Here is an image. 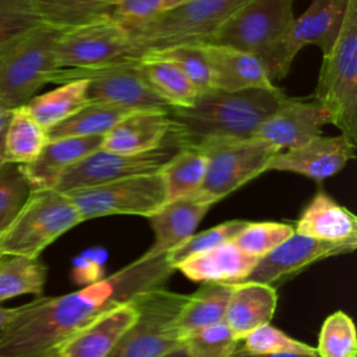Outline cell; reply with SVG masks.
<instances>
[{
	"instance_id": "603a6c76",
	"label": "cell",
	"mask_w": 357,
	"mask_h": 357,
	"mask_svg": "<svg viewBox=\"0 0 357 357\" xmlns=\"http://www.w3.org/2000/svg\"><path fill=\"white\" fill-rule=\"evenodd\" d=\"M294 231L322 241H357V218L326 191L319 190L300 213Z\"/></svg>"
},
{
	"instance_id": "d6986e66",
	"label": "cell",
	"mask_w": 357,
	"mask_h": 357,
	"mask_svg": "<svg viewBox=\"0 0 357 357\" xmlns=\"http://www.w3.org/2000/svg\"><path fill=\"white\" fill-rule=\"evenodd\" d=\"M172 121L169 109L134 110L121 119L102 138V149L138 155L167 144Z\"/></svg>"
},
{
	"instance_id": "4316f807",
	"label": "cell",
	"mask_w": 357,
	"mask_h": 357,
	"mask_svg": "<svg viewBox=\"0 0 357 357\" xmlns=\"http://www.w3.org/2000/svg\"><path fill=\"white\" fill-rule=\"evenodd\" d=\"M231 290L233 284L202 283L195 293L188 294L176 322L183 340L201 328L225 321Z\"/></svg>"
},
{
	"instance_id": "3957f363",
	"label": "cell",
	"mask_w": 357,
	"mask_h": 357,
	"mask_svg": "<svg viewBox=\"0 0 357 357\" xmlns=\"http://www.w3.org/2000/svg\"><path fill=\"white\" fill-rule=\"evenodd\" d=\"M311 96L328 112L329 124L357 145V0H349L339 36L322 54Z\"/></svg>"
},
{
	"instance_id": "2e32d148",
	"label": "cell",
	"mask_w": 357,
	"mask_h": 357,
	"mask_svg": "<svg viewBox=\"0 0 357 357\" xmlns=\"http://www.w3.org/2000/svg\"><path fill=\"white\" fill-rule=\"evenodd\" d=\"M325 124H329V114L315 98L287 96L258 127L254 137L284 151L322 135Z\"/></svg>"
},
{
	"instance_id": "8d00e7d4",
	"label": "cell",
	"mask_w": 357,
	"mask_h": 357,
	"mask_svg": "<svg viewBox=\"0 0 357 357\" xmlns=\"http://www.w3.org/2000/svg\"><path fill=\"white\" fill-rule=\"evenodd\" d=\"M247 222L248 220L244 219L227 220L201 233H194L181 245L166 254L165 258L167 264L176 271V268L185 259L218 247L226 241H231V238L247 225Z\"/></svg>"
},
{
	"instance_id": "484cf974",
	"label": "cell",
	"mask_w": 357,
	"mask_h": 357,
	"mask_svg": "<svg viewBox=\"0 0 357 357\" xmlns=\"http://www.w3.org/2000/svg\"><path fill=\"white\" fill-rule=\"evenodd\" d=\"M36 20L56 31H70L110 18L116 0H26Z\"/></svg>"
},
{
	"instance_id": "bcb514c9",
	"label": "cell",
	"mask_w": 357,
	"mask_h": 357,
	"mask_svg": "<svg viewBox=\"0 0 357 357\" xmlns=\"http://www.w3.org/2000/svg\"><path fill=\"white\" fill-rule=\"evenodd\" d=\"M17 308H6L0 305V331L8 324V321L14 317Z\"/></svg>"
},
{
	"instance_id": "277c9868",
	"label": "cell",
	"mask_w": 357,
	"mask_h": 357,
	"mask_svg": "<svg viewBox=\"0 0 357 357\" xmlns=\"http://www.w3.org/2000/svg\"><path fill=\"white\" fill-rule=\"evenodd\" d=\"M248 0H187L163 10L146 24L130 31V36L142 52L176 46H201L211 43L229 17Z\"/></svg>"
},
{
	"instance_id": "7dc6e473",
	"label": "cell",
	"mask_w": 357,
	"mask_h": 357,
	"mask_svg": "<svg viewBox=\"0 0 357 357\" xmlns=\"http://www.w3.org/2000/svg\"><path fill=\"white\" fill-rule=\"evenodd\" d=\"M162 357H188V356H187L185 349L181 347V349L174 350V351H172V353H169V354H166V356H162Z\"/></svg>"
},
{
	"instance_id": "ee69618b",
	"label": "cell",
	"mask_w": 357,
	"mask_h": 357,
	"mask_svg": "<svg viewBox=\"0 0 357 357\" xmlns=\"http://www.w3.org/2000/svg\"><path fill=\"white\" fill-rule=\"evenodd\" d=\"M11 109L13 107L0 98V169L6 165L4 142H6V132H7V126L10 121Z\"/></svg>"
},
{
	"instance_id": "4fadbf2b",
	"label": "cell",
	"mask_w": 357,
	"mask_h": 357,
	"mask_svg": "<svg viewBox=\"0 0 357 357\" xmlns=\"http://www.w3.org/2000/svg\"><path fill=\"white\" fill-rule=\"evenodd\" d=\"M347 3L349 0H312L304 13L294 18L266 67L273 84L287 75L294 57L303 47L314 45L322 54L331 50L342 29Z\"/></svg>"
},
{
	"instance_id": "ba28073f",
	"label": "cell",
	"mask_w": 357,
	"mask_h": 357,
	"mask_svg": "<svg viewBox=\"0 0 357 357\" xmlns=\"http://www.w3.org/2000/svg\"><path fill=\"white\" fill-rule=\"evenodd\" d=\"M194 146L206 158L205 177L194 197L212 206L265 173L269 160L279 152L273 145L255 137L212 139Z\"/></svg>"
},
{
	"instance_id": "60d3db41",
	"label": "cell",
	"mask_w": 357,
	"mask_h": 357,
	"mask_svg": "<svg viewBox=\"0 0 357 357\" xmlns=\"http://www.w3.org/2000/svg\"><path fill=\"white\" fill-rule=\"evenodd\" d=\"M39 24L26 0H0V50Z\"/></svg>"
},
{
	"instance_id": "8992f818",
	"label": "cell",
	"mask_w": 357,
	"mask_h": 357,
	"mask_svg": "<svg viewBox=\"0 0 357 357\" xmlns=\"http://www.w3.org/2000/svg\"><path fill=\"white\" fill-rule=\"evenodd\" d=\"M82 223L71 199L54 190H32L25 204L0 236L1 255L39 258L60 236Z\"/></svg>"
},
{
	"instance_id": "9c48e42d",
	"label": "cell",
	"mask_w": 357,
	"mask_h": 357,
	"mask_svg": "<svg viewBox=\"0 0 357 357\" xmlns=\"http://www.w3.org/2000/svg\"><path fill=\"white\" fill-rule=\"evenodd\" d=\"M294 18L293 0H248L229 17L211 43L251 53L266 70Z\"/></svg>"
},
{
	"instance_id": "d6a6232c",
	"label": "cell",
	"mask_w": 357,
	"mask_h": 357,
	"mask_svg": "<svg viewBox=\"0 0 357 357\" xmlns=\"http://www.w3.org/2000/svg\"><path fill=\"white\" fill-rule=\"evenodd\" d=\"M46 266L39 258L0 255V301L20 296H40L46 282Z\"/></svg>"
},
{
	"instance_id": "7bdbcfd3",
	"label": "cell",
	"mask_w": 357,
	"mask_h": 357,
	"mask_svg": "<svg viewBox=\"0 0 357 357\" xmlns=\"http://www.w3.org/2000/svg\"><path fill=\"white\" fill-rule=\"evenodd\" d=\"M99 266H100L99 262H95L93 259L82 258L79 262H77V266L74 269V276L81 283H86V284L95 283L102 279L100 276L102 269Z\"/></svg>"
},
{
	"instance_id": "836d02e7",
	"label": "cell",
	"mask_w": 357,
	"mask_h": 357,
	"mask_svg": "<svg viewBox=\"0 0 357 357\" xmlns=\"http://www.w3.org/2000/svg\"><path fill=\"white\" fill-rule=\"evenodd\" d=\"M142 57L163 60L180 70L199 93L215 89L213 74L201 46H176L145 52Z\"/></svg>"
},
{
	"instance_id": "d590c367",
	"label": "cell",
	"mask_w": 357,
	"mask_h": 357,
	"mask_svg": "<svg viewBox=\"0 0 357 357\" xmlns=\"http://www.w3.org/2000/svg\"><path fill=\"white\" fill-rule=\"evenodd\" d=\"M315 349L319 357H356L357 335L353 319L343 311L331 314L321 326Z\"/></svg>"
},
{
	"instance_id": "ffe728a7",
	"label": "cell",
	"mask_w": 357,
	"mask_h": 357,
	"mask_svg": "<svg viewBox=\"0 0 357 357\" xmlns=\"http://www.w3.org/2000/svg\"><path fill=\"white\" fill-rule=\"evenodd\" d=\"M137 317L132 298L105 311L70 337L57 357H107Z\"/></svg>"
},
{
	"instance_id": "ab89813d",
	"label": "cell",
	"mask_w": 357,
	"mask_h": 357,
	"mask_svg": "<svg viewBox=\"0 0 357 357\" xmlns=\"http://www.w3.org/2000/svg\"><path fill=\"white\" fill-rule=\"evenodd\" d=\"M241 346L244 350L257 354H273V353H297V354H317V349L304 342L290 337L283 331L273 328L271 324H265L244 339Z\"/></svg>"
},
{
	"instance_id": "5bb4252c",
	"label": "cell",
	"mask_w": 357,
	"mask_h": 357,
	"mask_svg": "<svg viewBox=\"0 0 357 357\" xmlns=\"http://www.w3.org/2000/svg\"><path fill=\"white\" fill-rule=\"evenodd\" d=\"M166 145L138 155L117 153L99 148L68 167L57 180L54 190L68 194L130 176L159 172L173 155Z\"/></svg>"
},
{
	"instance_id": "f6af8a7d",
	"label": "cell",
	"mask_w": 357,
	"mask_h": 357,
	"mask_svg": "<svg viewBox=\"0 0 357 357\" xmlns=\"http://www.w3.org/2000/svg\"><path fill=\"white\" fill-rule=\"evenodd\" d=\"M230 357H319L318 354H297V353H273V354H257L237 347Z\"/></svg>"
},
{
	"instance_id": "5b68a950",
	"label": "cell",
	"mask_w": 357,
	"mask_h": 357,
	"mask_svg": "<svg viewBox=\"0 0 357 357\" xmlns=\"http://www.w3.org/2000/svg\"><path fill=\"white\" fill-rule=\"evenodd\" d=\"M59 32L39 24L0 50V98L13 109L26 105L45 84L56 82L61 70L53 53Z\"/></svg>"
},
{
	"instance_id": "30bf717a",
	"label": "cell",
	"mask_w": 357,
	"mask_h": 357,
	"mask_svg": "<svg viewBox=\"0 0 357 357\" xmlns=\"http://www.w3.org/2000/svg\"><path fill=\"white\" fill-rule=\"evenodd\" d=\"M66 195L74 204L82 222L113 215L148 218L167 202L160 170L71 191Z\"/></svg>"
},
{
	"instance_id": "c3c4849f",
	"label": "cell",
	"mask_w": 357,
	"mask_h": 357,
	"mask_svg": "<svg viewBox=\"0 0 357 357\" xmlns=\"http://www.w3.org/2000/svg\"><path fill=\"white\" fill-rule=\"evenodd\" d=\"M184 1H187V0H165V10L176 7V6H178V4L184 3Z\"/></svg>"
},
{
	"instance_id": "7c38bea8",
	"label": "cell",
	"mask_w": 357,
	"mask_h": 357,
	"mask_svg": "<svg viewBox=\"0 0 357 357\" xmlns=\"http://www.w3.org/2000/svg\"><path fill=\"white\" fill-rule=\"evenodd\" d=\"M86 79L88 102L113 105L130 110L169 109L148 84L141 60L98 68H61L56 84Z\"/></svg>"
},
{
	"instance_id": "cb8c5ba5",
	"label": "cell",
	"mask_w": 357,
	"mask_h": 357,
	"mask_svg": "<svg viewBox=\"0 0 357 357\" xmlns=\"http://www.w3.org/2000/svg\"><path fill=\"white\" fill-rule=\"evenodd\" d=\"M259 259L244 254L231 241L197 254L176 269L192 282L236 284L247 280Z\"/></svg>"
},
{
	"instance_id": "f1b7e54d",
	"label": "cell",
	"mask_w": 357,
	"mask_h": 357,
	"mask_svg": "<svg viewBox=\"0 0 357 357\" xmlns=\"http://www.w3.org/2000/svg\"><path fill=\"white\" fill-rule=\"evenodd\" d=\"M86 79H74L56 89L33 96L25 106L32 117L46 130L64 121L86 103Z\"/></svg>"
},
{
	"instance_id": "44dd1931",
	"label": "cell",
	"mask_w": 357,
	"mask_h": 357,
	"mask_svg": "<svg viewBox=\"0 0 357 357\" xmlns=\"http://www.w3.org/2000/svg\"><path fill=\"white\" fill-rule=\"evenodd\" d=\"M201 49L212 70L215 89L238 92L278 86L271 81L262 61L251 53L213 43L201 45Z\"/></svg>"
},
{
	"instance_id": "1f68e13d",
	"label": "cell",
	"mask_w": 357,
	"mask_h": 357,
	"mask_svg": "<svg viewBox=\"0 0 357 357\" xmlns=\"http://www.w3.org/2000/svg\"><path fill=\"white\" fill-rule=\"evenodd\" d=\"M141 66L148 84L169 109H187L194 105L198 91L173 64L141 57Z\"/></svg>"
},
{
	"instance_id": "74e56055",
	"label": "cell",
	"mask_w": 357,
	"mask_h": 357,
	"mask_svg": "<svg viewBox=\"0 0 357 357\" xmlns=\"http://www.w3.org/2000/svg\"><path fill=\"white\" fill-rule=\"evenodd\" d=\"M238 342L225 321L201 328L184 339L188 357H230Z\"/></svg>"
},
{
	"instance_id": "b9f144b4",
	"label": "cell",
	"mask_w": 357,
	"mask_h": 357,
	"mask_svg": "<svg viewBox=\"0 0 357 357\" xmlns=\"http://www.w3.org/2000/svg\"><path fill=\"white\" fill-rule=\"evenodd\" d=\"M165 10V0H116L110 18L127 32L146 24Z\"/></svg>"
},
{
	"instance_id": "e575fe53",
	"label": "cell",
	"mask_w": 357,
	"mask_h": 357,
	"mask_svg": "<svg viewBox=\"0 0 357 357\" xmlns=\"http://www.w3.org/2000/svg\"><path fill=\"white\" fill-rule=\"evenodd\" d=\"M294 233V226L282 222H247L231 238L244 254L257 259L264 258Z\"/></svg>"
},
{
	"instance_id": "7a4b0ae2",
	"label": "cell",
	"mask_w": 357,
	"mask_h": 357,
	"mask_svg": "<svg viewBox=\"0 0 357 357\" xmlns=\"http://www.w3.org/2000/svg\"><path fill=\"white\" fill-rule=\"evenodd\" d=\"M287 98L279 88L225 92L211 89L199 93L191 107L169 109V138L180 146H194L212 139H244Z\"/></svg>"
},
{
	"instance_id": "52a82bcc",
	"label": "cell",
	"mask_w": 357,
	"mask_h": 357,
	"mask_svg": "<svg viewBox=\"0 0 357 357\" xmlns=\"http://www.w3.org/2000/svg\"><path fill=\"white\" fill-rule=\"evenodd\" d=\"M187 297L163 286L138 293V317L107 357H162L184 347L176 322Z\"/></svg>"
},
{
	"instance_id": "f546056e",
	"label": "cell",
	"mask_w": 357,
	"mask_h": 357,
	"mask_svg": "<svg viewBox=\"0 0 357 357\" xmlns=\"http://www.w3.org/2000/svg\"><path fill=\"white\" fill-rule=\"evenodd\" d=\"M206 158L195 146H180L160 169L167 201L192 197L202 185Z\"/></svg>"
},
{
	"instance_id": "e0dca14e",
	"label": "cell",
	"mask_w": 357,
	"mask_h": 357,
	"mask_svg": "<svg viewBox=\"0 0 357 357\" xmlns=\"http://www.w3.org/2000/svg\"><path fill=\"white\" fill-rule=\"evenodd\" d=\"M357 145L344 137L318 135L301 146L279 151L268 163L266 172H290L315 181H324L337 174L356 158Z\"/></svg>"
},
{
	"instance_id": "4dcf8cb0",
	"label": "cell",
	"mask_w": 357,
	"mask_h": 357,
	"mask_svg": "<svg viewBox=\"0 0 357 357\" xmlns=\"http://www.w3.org/2000/svg\"><path fill=\"white\" fill-rule=\"evenodd\" d=\"M131 112L134 110L106 103L88 102L77 113L49 128L47 139L105 135Z\"/></svg>"
},
{
	"instance_id": "ac0fdd59",
	"label": "cell",
	"mask_w": 357,
	"mask_h": 357,
	"mask_svg": "<svg viewBox=\"0 0 357 357\" xmlns=\"http://www.w3.org/2000/svg\"><path fill=\"white\" fill-rule=\"evenodd\" d=\"M212 208L197 197L167 201L160 209L148 216L153 231V243L141 257L151 259L165 257L190 238L204 216Z\"/></svg>"
},
{
	"instance_id": "83f0119b",
	"label": "cell",
	"mask_w": 357,
	"mask_h": 357,
	"mask_svg": "<svg viewBox=\"0 0 357 357\" xmlns=\"http://www.w3.org/2000/svg\"><path fill=\"white\" fill-rule=\"evenodd\" d=\"M47 141V130L32 117L25 105L11 109L4 142L6 163H32Z\"/></svg>"
},
{
	"instance_id": "6da1fadb",
	"label": "cell",
	"mask_w": 357,
	"mask_h": 357,
	"mask_svg": "<svg viewBox=\"0 0 357 357\" xmlns=\"http://www.w3.org/2000/svg\"><path fill=\"white\" fill-rule=\"evenodd\" d=\"M173 272L165 257H138L81 290L20 305L0 331V357H57L61 346L100 314L162 287Z\"/></svg>"
},
{
	"instance_id": "f35d334b",
	"label": "cell",
	"mask_w": 357,
	"mask_h": 357,
	"mask_svg": "<svg viewBox=\"0 0 357 357\" xmlns=\"http://www.w3.org/2000/svg\"><path fill=\"white\" fill-rule=\"evenodd\" d=\"M31 191L20 165L6 163L0 169V236L17 216Z\"/></svg>"
},
{
	"instance_id": "7402d4cb",
	"label": "cell",
	"mask_w": 357,
	"mask_h": 357,
	"mask_svg": "<svg viewBox=\"0 0 357 357\" xmlns=\"http://www.w3.org/2000/svg\"><path fill=\"white\" fill-rule=\"evenodd\" d=\"M102 138L103 135L49 139L32 163L20 166L21 172L32 190L54 188L68 167L100 148Z\"/></svg>"
},
{
	"instance_id": "d4e9b609",
	"label": "cell",
	"mask_w": 357,
	"mask_h": 357,
	"mask_svg": "<svg viewBox=\"0 0 357 357\" xmlns=\"http://www.w3.org/2000/svg\"><path fill=\"white\" fill-rule=\"evenodd\" d=\"M278 304L276 289L271 284L244 280L233 284L225 314V324L237 340L269 324Z\"/></svg>"
},
{
	"instance_id": "8fae6325",
	"label": "cell",
	"mask_w": 357,
	"mask_h": 357,
	"mask_svg": "<svg viewBox=\"0 0 357 357\" xmlns=\"http://www.w3.org/2000/svg\"><path fill=\"white\" fill-rule=\"evenodd\" d=\"M53 53L60 68H98L142 57L130 33L112 18L60 31Z\"/></svg>"
},
{
	"instance_id": "9a60e30c",
	"label": "cell",
	"mask_w": 357,
	"mask_h": 357,
	"mask_svg": "<svg viewBox=\"0 0 357 357\" xmlns=\"http://www.w3.org/2000/svg\"><path fill=\"white\" fill-rule=\"evenodd\" d=\"M356 247L357 241H322L294 231L287 240L258 261L247 280L273 286L294 278L315 262L353 252Z\"/></svg>"
}]
</instances>
